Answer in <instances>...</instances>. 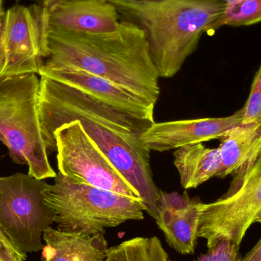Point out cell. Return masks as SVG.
<instances>
[{
  "instance_id": "5",
  "label": "cell",
  "mask_w": 261,
  "mask_h": 261,
  "mask_svg": "<svg viewBox=\"0 0 261 261\" xmlns=\"http://www.w3.org/2000/svg\"><path fill=\"white\" fill-rule=\"evenodd\" d=\"M38 74L0 81V141L14 163L38 179L55 178L38 116Z\"/></svg>"
},
{
  "instance_id": "20",
  "label": "cell",
  "mask_w": 261,
  "mask_h": 261,
  "mask_svg": "<svg viewBox=\"0 0 261 261\" xmlns=\"http://www.w3.org/2000/svg\"><path fill=\"white\" fill-rule=\"evenodd\" d=\"M239 248L227 241H221L193 261H242ZM167 261L175 260L168 258Z\"/></svg>"
},
{
  "instance_id": "14",
  "label": "cell",
  "mask_w": 261,
  "mask_h": 261,
  "mask_svg": "<svg viewBox=\"0 0 261 261\" xmlns=\"http://www.w3.org/2000/svg\"><path fill=\"white\" fill-rule=\"evenodd\" d=\"M105 234L90 236L61 231L51 226L44 231V261H103L108 252Z\"/></svg>"
},
{
  "instance_id": "27",
  "label": "cell",
  "mask_w": 261,
  "mask_h": 261,
  "mask_svg": "<svg viewBox=\"0 0 261 261\" xmlns=\"http://www.w3.org/2000/svg\"><path fill=\"white\" fill-rule=\"evenodd\" d=\"M19 1H20V0H16L17 3H18V2H19ZM36 1H38V3H39V0H36Z\"/></svg>"
},
{
  "instance_id": "23",
  "label": "cell",
  "mask_w": 261,
  "mask_h": 261,
  "mask_svg": "<svg viewBox=\"0 0 261 261\" xmlns=\"http://www.w3.org/2000/svg\"><path fill=\"white\" fill-rule=\"evenodd\" d=\"M66 1V0H39L40 5L47 9H50L55 5L61 3V2Z\"/></svg>"
},
{
  "instance_id": "15",
  "label": "cell",
  "mask_w": 261,
  "mask_h": 261,
  "mask_svg": "<svg viewBox=\"0 0 261 261\" xmlns=\"http://www.w3.org/2000/svg\"><path fill=\"white\" fill-rule=\"evenodd\" d=\"M221 168L216 177L223 179L236 173L261 153L260 123L231 127L220 138Z\"/></svg>"
},
{
  "instance_id": "26",
  "label": "cell",
  "mask_w": 261,
  "mask_h": 261,
  "mask_svg": "<svg viewBox=\"0 0 261 261\" xmlns=\"http://www.w3.org/2000/svg\"><path fill=\"white\" fill-rule=\"evenodd\" d=\"M0 261H6V260H5L4 258H3V257H2L1 255H0Z\"/></svg>"
},
{
  "instance_id": "11",
  "label": "cell",
  "mask_w": 261,
  "mask_h": 261,
  "mask_svg": "<svg viewBox=\"0 0 261 261\" xmlns=\"http://www.w3.org/2000/svg\"><path fill=\"white\" fill-rule=\"evenodd\" d=\"M242 116V108L226 117L155 122L142 134L141 140L150 151L176 150L188 144L219 139L230 128L240 124Z\"/></svg>"
},
{
  "instance_id": "8",
  "label": "cell",
  "mask_w": 261,
  "mask_h": 261,
  "mask_svg": "<svg viewBox=\"0 0 261 261\" xmlns=\"http://www.w3.org/2000/svg\"><path fill=\"white\" fill-rule=\"evenodd\" d=\"M54 138L60 173L76 182L141 201L138 192L101 151L79 120L59 127Z\"/></svg>"
},
{
  "instance_id": "25",
  "label": "cell",
  "mask_w": 261,
  "mask_h": 261,
  "mask_svg": "<svg viewBox=\"0 0 261 261\" xmlns=\"http://www.w3.org/2000/svg\"><path fill=\"white\" fill-rule=\"evenodd\" d=\"M222 1H223L225 4H227V3H230V2L233 1V0H222Z\"/></svg>"
},
{
  "instance_id": "6",
  "label": "cell",
  "mask_w": 261,
  "mask_h": 261,
  "mask_svg": "<svg viewBox=\"0 0 261 261\" xmlns=\"http://www.w3.org/2000/svg\"><path fill=\"white\" fill-rule=\"evenodd\" d=\"M232 176L223 196L202 203L198 236L206 241L208 248L221 241L240 248L261 213V153Z\"/></svg>"
},
{
  "instance_id": "22",
  "label": "cell",
  "mask_w": 261,
  "mask_h": 261,
  "mask_svg": "<svg viewBox=\"0 0 261 261\" xmlns=\"http://www.w3.org/2000/svg\"><path fill=\"white\" fill-rule=\"evenodd\" d=\"M254 223H258L261 225V213L256 218ZM242 261H261V237L245 256L242 257Z\"/></svg>"
},
{
  "instance_id": "28",
  "label": "cell",
  "mask_w": 261,
  "mask_h": 261,
  "mask_svg": "<svg viewBox=\"0 0 261 261\" xmlns=\"http://www.w3.org/2000/svg\"><path fill=\"white\" fill-rule=\"evenodd\" d=\"M109 1H116V0H109Z\"/></svg>"
},
{
  "instance_id": "21",
  "label": "cell",
  "mask_w": 261,
  "mask_h": 261,
  "mask_svg": "<svg viewBox=\"0 0 261 261\" xmlns=\"http://www.w3.org/2000/svg\"><path fill=\"white\" fill-rule=\"evenodd\" d=\"M0 255L6 261H25L27 254L20 250L0 228Z\"/></svg>"
},
{
  "instance_id": "9",
  "label": "cell",
  "mask_w": 261,
  "mask_h": 261,
  "mask_svg": "<svg viewBox=\"0 0 261 261\" xmlns=\"http://www.w3.org/2000/svg\"><path fill=\"white\" fill-rule=\"evenodd\" d=\"M47 9L16 6L5 12L0 32V81L38 74L46 58Z\"/></svg>"
},
{
  "instance_id": "16",
  "label": "cell",
  "mask_w": 261,
  "mask_h": 261,
  "mask_svg": "<svg viewBox=\"0 0 261 261\" xmlns=\"http://www.w3.org/2000/svg\"><path fill=\"white\" fill-rule=\"evenodd\" d=\"M173 156L181 186L185 190L197 188L216 177L222 164L219 147L210 148L202 143L182 146L174 150Z\"/></svg>"
},
{
  "instance_id": "1",
  "label": "cell",
  "mask_w": 261,
  "mask_h": 261,
  "mask_svg": "<svg viewBox=\"0 0 261 261\" xmlns=\"http://www.w3.org/2000/svg\"><path fill=\"white\" fill-rule=\"evenodd\" d=\"M38 116L48 155L57 150L55 130L79 120L101 151L138 192L146 213L153 219L158 218L160 190L150 168V151L141 140L155 122L107 107L71 86L45 76H40Z\"/></svg>"
},
{
  "instance_id": "12",
  "label": "cell",
  "mask_w": 261,
  "mask_h": 261,
  "mask_svg": "<svg viewBox=\"0 0 261 261\" xmlns=\"http://www.w3.org/2000/svg\"><path fill=\"white\" fill-rule=\"evenodd\" d=\"M158 202L155 221L169 246L182 255L194 254L203 202L199 197H190L187 192L180 195L161 190Z\"/></svg>"
},
{
  "instance_id": "13",
  "label": "cell",
  "mask_w": 261,
  "mask_h": 261,
  "mask_svg": "<svg viewBox=\"0 0 261 261\" xmlns=\"http://www.w3.org/2000/svg\"><path fill=\"white\" fill-rule=\"evenodd\" d=\"M122 17L109 0H66L47 9L50 27L75 33H107L120 25Z\"/></svg>"
},
{
  "instance_id": "19",
  "label": "cell",
  "mask_w": 261,
  "mask_h": 261,
  "mask_svg": "<svg viewBox=\"0 0 261 261\" xmlns=\"http://www.w3.org/2000/svg\"><path fill=\"white\" fill-rule=\"evenodd\" d=\"M243 116L242 123L261 122V64L254 75L249 96L242 107Z\"/></svg>"
},
{
  "instance_id": "17",
  "label": "cell",
  "mask_w": 261,
  "mask_h": 261,
  "mask_svg": "<svg viewBox=\"0 0 261 261\" xmlns=\"http://www.w3.org/2000/svg\"><path fill=\"white\" fill-rule=\"evenodd\" d=\"M161 241L156 236L136 237L109 248L103 261H167Z\"/></svg>"
},
{
  "instance_id": "7",
  "label": "cell",
  "mask_w": 261,
  "mask_h": 261,
  "mask_svg": "<svg viewBox=\"0 0 261 261\" xmlns=\"http://www.w3.org/2000/svg\"><path fill=\"white\" fill-rule=\"evenodd\" d=\"M45 181L29 173L0 176V228L24 253L44 248L43 234L55 214L44 201Z\"/></svg>"
},
{
  "instance_id": "2",
  "label": "cell",
  "mask_w": 261,
  "mask_h": 261,
  "mask_svg": "<svg viewBox=\"0 0 261 261\" xmlns=\"http://www.w3.org/2000/svg\"><path fill=\"white\" fill-rule=\"evenodd\" d=\"M43 67L84 70L103 78L156 105L159 75L144 31L122 19L107 33H75L50 27L45 35Z\"/></svg>"
},
{
  "instance_id": "24",
  "label": "cell",
  "mask_w": 261,
  "mask_h": 261,
  "mask_svg": "<svg viewBox=\"0 0 261 261\" xmlns=\"http://www.w3.org/2000/svg\"><path fill=\"white\" fill-rule=\"evenodd\" d=\"M4 0H0V32H1L2 24H3V17H4L5 12L4 7Z\"/></svg>"
},
{
  "instance_id": "18",
  "label": "cell",
  "mask_w": 261,
  "mask_h": 261,
  "mask_svg": "<svg viewBox=\"0 0 261 261\" xmlns=\"http://www.w3.org/2000/svg\"><path fill=\"white\" fill-rule=\"evenodd\" d=\"M260 21L261 0H233L225 4L223 12L212 24L208 32L223 26H249Z\"/></svg>"
},
{
  "instance_id": "3",
  "label": "cell",
  "mask_w": 261,
  "mask_h": 261,
  "mask_svg": "<svg viewBox=\"0 0 261 261\" xmlns=\"http://www.w3.org/2000/svg\"><path fill=\"white\" fill-rule=\"evenodd\" d=\"M124 20L145 34L159 77L171 78L197 48L225 7L222 0H116L110 1Z\"/></svg>"
},
{
  "instance_id": "4",
  "label": "cell",
  "mask_w": 261,
  "mask_h": 261,
  "mask_svg": "<svg viewBox=\"0 0 261 261\" xmlns=\"http://www.w3.org/2000/svg\"><path fill=\"white\" fill-rule=\"evenodd\" d=\"M54 179L53 184L45 182L43 193L61 231L105 234L106 228L144 219L140 199L76 182L60 172Z\"/></svg>"
},
{
  "instance_id": "10",
  "label": "cell",
  "mask_w": 261,
  "mask_h": 261,
  "mask_svg": "<svg viewBox=\"0 0 261 261\" xmlns=\"http://www.w3.org/2000/svg\"><path fill=\"white\" fill-rule=\"evenodd\" d=\"M39 76L71 86L107 107L139 119L155 122V105L128 90L84 70L71 68H47L41 66Z\"/></svg>"
}]
</instances>
